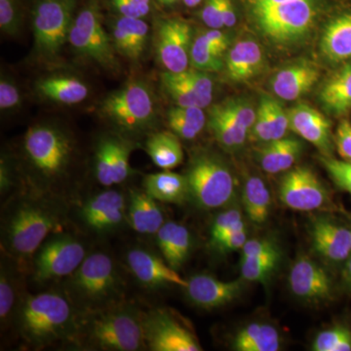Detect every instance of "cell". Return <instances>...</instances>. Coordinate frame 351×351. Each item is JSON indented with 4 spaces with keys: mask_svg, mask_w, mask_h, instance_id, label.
I'll list each match as a JSON object with an SVG mask.
<instances>
[{
    "mask_svg": "<svg viewBox=\"0 0 351 351\" xmlns=\"http://www.w3.org/2000/svg\"><path fill=\"white\" fill-rule=\"evenodd\" d=\"M14 315L20 336L32 348L75 341L78 311L66 294L50 291L25 295Z\"/></svg>",
    "mask_w": 351,
    "mask_h": 351,
    "instance_id": "1",
    "label": "cell"
},
{
    "mask_svg": "<svg viewBox=\"0 0 351 351\" xmlns=\"http://www.w3.org/2000/svg\"><path fill=\"white\" fill-rule=\"evenodd\" d=\"M63 213L43 198H21L7 212L2 223V248L11 258L25 262L34 258L50 235L61 232Z\"/></svg>",
    "mask_w": 351,
    "mask_h": 351,
    "instance_id": "2",
    "label": "cell"
},
{
    "mask_svg": "<svg viewBox=\"0 0 351 351\" xmlns=\"http://www.w3.org/2000/svg\"><path fill=\"white\" fill-rule=\"evenodd\" d=\"M76 343L95 350L136 351L145 348L143 313L121 302L78 313Z\"/></svg>",
    "mask_w": 351,
    "mask_h": 351,
    "instance_id": "3",
    "label": "cell"
},
{
    "mask_svg": "<svg viewBox=\"0 0 351 351\" xmlns=\"http://www.w3.org/2000/svg\"><path fill=\"white\" fill-rule=\"evenodd\" d=\"M66 295L78 313L98 311L121 300L123 284L113 258L104 252L86 256L68 277Z\"/></svg>",
    "mask_w": 351,
    "mask_h": 351,
    "instance_id": "4",
    "label": "cell"
},
{
    "mask_svg": "<svg viewBox=\"0 0 351 351\" xmlns=\"http://www.w3.org/2000/svg\"><path fill=\"white\" fill-rule=\"evenodd\" d=\"M25 158L43 184L57 181L71 166L75 154L73 138L51 124H36L23 140Z\"/></svg>",
    "mask_w": 351,
    "mask_h": 351,
    "instance_id": "5",
    "label": "cell"
},
{
    "mask_svg": "<svg viewBox=\"0 0 351 351\" xmlns=\"http://www.w3.org/2000/svg\"><path fill=\"white\" fill-rule=\"evenodd\" d=\"M321 11V0H294L249 11L258 32L276 45H292L313 29Z\"/></svg>",
    "mask_w": 351,
    "mask_h": 351,
    "instance_id": "6",
    "label": "cell"
},
{
    "mask_svg": "<svg viewBox=\"0 0 351 351\" xmlns=\"http://www.w3.org/2000/svg\"><path fill=\"white\" fill-rule=\"evenodd\" d=\"M186 178L189 199L203 210H216L232 203L237 180L223 159L214 152L201 151L189 161Z\"/></svg>",
    "mask_w": 351,
    "mask_h": 351,
    "instance_id": "7",
    "label": "cell"
},
{
    "mask_svg": "<svg viewBox=\"0 0 351 351\" xmlns=\"http://www.w3.org/2000/svg\"><path fill=\"white\" fill-rule=\"evenodd\" d=\"M100 110L103 117L119 131L138 134L154 125L156 119V98L147 83L134 80L108 94L101 101Z\"/></svg>",
    "mask_w": 351,
    "mask_h": 351,
    "instance_id": "8",
    "label": "cell"
},
{
    "mask_svg": "<svg viewBox=\"0 0 351 351\" xmlns=\"http://www.w3.org/2000/svg\"><path fill=\"white\" fill-rule=\"evenodd\" d=\"M76 0H38L32 9L34 56L39 61L59 59L75 21Z\"/></svg>",
    "mask_w": 351,
    "mask_h": 351,
    "instance_id": "9",
    "label": "cell"
},
{
    "mask_svg": "<svg viewBox=\"0 0 351 351\" xmlns=\"http://www.w3.org/2000/svg\"><path fill=\"white\" fill-rule=\"evenodd\" d=\"M69 43L75 54L107 71L119 68L117 51L110 34L104 27L100 9L96 2L90 1L75 16L69 32Z\"/></svg>",
    "mask_w": 351,
    "mask_h": 351,
    "instance_id": "10",
    "label": "cell"
},
{
    "mask_svg": "<svg viewBox=\"0 0 351 351\" xmlns=\"http://www.w3.org/2000/svg\"><path fill=\"white\" fill-rule=\"evenodd\" d=\"M84 245L73 235L63 232L50 235L34 258V280L40 284L69 277L86 258Z\"/></svg>",
    "mask_w": 351,
    "mask_h": 351,
    "instance_id": "11",
    "label": "cell"
},
{
    "mask_svg": "<svg viewBox=\"0 0 351 351\" xmlns=\"http://www.w3.org/2000/svg\"><path fill=\"white\" fill-rule=\"evenodd\" d=\"M145 348L152 351H201L193 328L167 308L143 313Z\"/></svg>",
    "mask_w": 351,
    "mask_h": 351,
    "instance_id": "12",
    "label": "cell"
},
{
    "mask_svg": "<svg viewBox=\"0 0 351 351\" xmlns=\"http://www.w3.org/2000/svg\"><path fill=\"white\" fill-rule=\"evenodd\" d=\"M279 198L295 211L311 212L329 206L331 196L316 173L306 166L287 171L279 184Z\"/></svg>",
    "mask_w": 351,
    "mask_h": 351,
    "instance_id": "13",
    "label": "cell"
},
{
    "mask_svg": "<svg viewBox=\"0 0 351 351\" xmlns=\"http://www.w3.org/2000/svg\"><path fill=\"white\" fill-rule=\"evenodd\" d=\"M193 40V29L184 21L166 19L157 24L156 57L166 71L182 73L189 69Z\"/></svg>",
    "mask_w": 351,
    "mask_h": 351,
    "instance_id": "14",
    "label": "cell"
},
{
    "mask_svg": "<svg viewBox=\"0 0 351 351\" xmlns=\"http://www.w3.org/2000/svg\"><path fill=\"white\" fill-rule=\"evenodd\" d=\"M133 145L119 136L106 135L95 151L94 172L97 181L106 188L126 181L131 175L130 154Z\"/></svg>",
    "mask_w": 351,
    "mask_h": 351,
    "instance_id": "15",
    "label": "cell"
},
{
    "mask_svg": "<svg viewBox=\"0 0 351 351\" xmlns=\"http://www.w3.org/2000/svg\"><path fill=\"white\" fill-rule=\"evenodd\" d=\"M291 292L308 304H320L332 299L331 277L313 258L300 256L289 274Z\"/></svg>",
    "mask_w": 351,
    "mask_h": 351,
    "instance_id": "16",
    "label": "cell"
},
{
    "mask_svg": "<svg viewBox=\"0 0 351 351\" xmlns=\"http://www.w3.org/2000/svg\"><path fill=\"white\" fill-rule=\"evenodd\" d=\"M80 218L89 230L97 233L117 230L127 218L125 197L114 189L98 193L82 205Z\"/></svg>",
    "mask_w": 351,
    "mask_h": 351,
    "instance_id": "17",
    "label": "cell"
},
{
    "mask_svg": "<svg viewBox=\"0 0 351 351\" xmlns=\"http://www.w3.org/2000/svg\"><path fill=\"white\" fill-rule=\"evenodd\" d=\"M126 263L131 274L145 288L173 285L184 289L188 285V280L182 278L164 258L147 249H131L126 254Z\"/></svg>",
    "mask_w": 351,
    "mask_h": 351,
    "instance_id": "18",
    "label": "cell"
},
{
    "mask_svg": "<svg viewBox=\"0 0 351 351\" xmlns=\"http://www.w3.org/2000/svg\"><path fill=\"white\" fill-rule=\"evenodd\" d=\"M290 130L319 149L323 156H331L334 136L332 123L316 108L301 103L287 110Z\"/></svg>",
    "mask_w": 351,
    "mask_h": 351,
    "instance_id": "19",
    "label": "cell"
},
{
    "mask_svg": "<svg viewBox=\"0 0 351 351\" xmlns=\"http://www.w3.org/2000/svg\"><path fill=\"white\" fill-rule=\"evenodd\" d=\"M191 304L211 311L232 304L243 290L241 281H223L209 274H196L188 280L184 288Z\"/></svg>",
    "mask_w": 351,
    "mask_h": 351,
    "instance_id": "20",
    "label": "cell"
},
{
    "mask_svg": "<svg viewBox=\"0 0 351 351\" xmlns=\"http://www.w3.org/2000/svg\"><path fill=\"white\" fill-rule=\"evenodd\" d=\"M267 66L262 46L252 38L241 39L226 52L225 71L228 80L247 82L257 77Z\"/></svg>",
    "mask_w": 351,
    "mask_h": 351,
    "instance_id": "21",
    "label": "cell"
},
{
    "mask_svg": "<svg viewBox=\"0 0 351 351\" xmlns=\"http://www.w3.org/2000/svg\"><path fill=\"white\" fill-rule=\"evenodd\" d=\"M314 251L332 263L348 260L351 253V230L331 219L318 218L311 226Z\"/></svg>",
    "mask_w": 351,
    "mask_h": 351,
    "instance_id": "22",
    "label": "cell"
},
{
    "mask_svg": "<svg viewBox=\"0 0 351 351\" xmlns=\"http://www.w3.org/2000/svg\"><path fill=\"white\" fill-rule=\"evenodd\" d=\"M320 71L309 62H298L277 71L270 80V87L277 98L295 101L308 93L317 83Z\"/></svg>",
    "mask_w": 351,
    "mask_h": 351,
    "instance_id": "23",
    "label": "cell"
},
{
    "mask_svg": "<svg viewBox=\"0 0 351 351\" xmlns=\"http://www.w3.org/2000/svg\"><path fill=\"white\" fill-rule=\"evenodd\" d=\"M149 36V25L144 19L119 16L110 25L115 51L132 62H138L144 55Z\"/></svg>",
    "mask_w": 351,
    "mask_h": 351,
    "instance_id": "24",
    "label": "cell"
},
{
    "mask_svg": "<svg viewBox=\"0 0 351 351\" xmlns=\"http://www.w3.org/2000/svg\"><path fill=\"white\" fill-rule=\"evenodd\" d=\"M34 91L43 100L64 106L77 105L89 96L86 83L77 76L63 73L38 78Z\"/></svg>",
    "mask_w": 351,
    "mask_h": 351,
    "instance_id": "25",
    "label": "cell"
},
{
    "mask_svg": "<svg viewBox=\"0 0 351 351\" xmlns=\"http://www.w3.org/2000/svg\"><path fill=\"white\" fill-rule=\"evenodd\" d=\"M320 52L332 64L351 62V12L339 13L323 29Z\"/></svg>",
    "mask_w": 351,
    "mask_h": 351,
    "instance_id": "26",
    "label": "cell"
},
{
    "mask_svg": "<svg viewBox=\"0 0 351 351\" xmlns=\"http://www.w3.org/2000/svg\"><path fill=\"white\" fill-rule=\"evenodd\" d=\"M127 219L132 228L141 234H156L165 223L158 201L138 189L129 195Z\"/></svg>",
    "mask_w": 351,
    "mask_h": 351,
    "instance_id": "27",
    "label": "cell"
},
{
    "mask_svg": "<svg viewBox=\"0 0 351 351\" xmlns=\"http://www.w3.org/2000/svg\"><path fill=\"white\" fill-rule=\"evenodd\" d=\"M156 235L164 260L173 269H181L193 248V237L189 228L176 221H165Z\"/></svg>",
    "mask_w": 351,
    "mask_h": 351,
    "instance_id": "28",
    "label": "cell"
},
{
    "mask_svg": "<svg viewBox=\"0 0 351 351\" xmlns=\"http://www.w3.org/2000/svg\"><path fill=\"white\" fill-rule=\"evenodd\" d=\"M319 101L329 114L343 117L351 110V62L339 66L323 83Z\"/></svg>",
    "mask_w": 351,
    "mask_h": 351,
    "instance_id": "29",
    "label": "cell"
},
{
    "mask_svg": "<svg viewBox=\"0 0 351 351\" xmlns=\"http://www.w3.org/2000/svg\"><path fill=\"white\" fill-rule=\"evenodd\" d=\"M304 145L295 138H282L265 143L258 149L261 167L269 174H279L292 169L301 156Z\"/></svg>",
    "mask_w": 351,
    "mask_h": 351,
    "instance_id": "30",
    "label": "cell"
},
{
    "mask_svg": "<svg viewBox=\"0 0 351 351\" xmlns=\"http://www.w3.org/2000/svg\"><path fill=\"white\" fill-rule=\"evenodd\" d=\"M144 191L158 202L182 204L189 199L188 180L186 176L171 170L145 176Z\"/></svg>",
    "mask_w": 351,
    "mask_h": 351,
    "instance_id": "31",
    "label": "cell"
},
{
    "mask_svg": "<svg viewBox=\"0 0 351 351\" xmlns=\"http://www.w3.org/2000/svg\"><path fill=\"white\" fill-rule=\"evenodd\" d=\"M232 346L237 351H277L280 350V335L272 325L252 323L237 332Z\"/></svg>",
    "mask_w": 351,
    "mask_h": 351,
    "instance_id": "32",
    "label": "cell"
},
{
    "mask_svg": "<svg viewBox=\"0 0 351 351\" xmlns=\"http://www.w3.org/2000/svg\"><path fill=\"white\" fill-rule=\"evenodd\" d=\"M145 152L152 162L162 170H172L181 165L184 151L180 138L172 131L157 132L145 142Z\"/></svg>",
    "mask_w": 351,
    "mask_h": 351,
    "instance_id": "33",
    "label": "cell"
},
{
    "mask_svg": "<svg viewBox=\"0 0 351 351\" xmlns=\"http://www.w3.org/2000/svg\"><path fill=\"white\" fill-rule=\"evenodd\" d=\"M242 203L249 219L256 225H263L271 210V195L267 184L258 176H250L242 189Z\"/></svg>",
    "mask_w": 351,
    "mask_h": 351,
    "instance_id": "34",
    "label": "cell"
},
{
    "mask_svg": "<svg viewBox=\"0 0 351 351\" xmlns=\"http://www.w3.org/2000/svg\"><path fill=\"white\" fill-rule=\"evenodd\" d=\"M168 126L180 138L193 141L204 130L207 117L199 107L171 108L166 113Z\"/></svg>",
    "mask_w": 351,
    "mask_h": 351,
    "instance_id": "35",
    "label": "cell"
},
{
    "mask_svg": "<svg viewBox=\"0 0 351 351\" xmlns=\"http://www.w3.org/2000/svg\"><path fill=\"white\" fill-rule=\"evenodd\" d=\"M2 261L0 270V320L5 325L15 313L19 301H17L19 292V276L14 269L12 263Z\"/></svg>",
    "mask_w": 351,
    "mask_h": 351,
    "instance_id": "36",
    "label": "cell"
},
{
    "mask_svg": "<svg viewBox=\"0 0 351 351\" xmlns=\"http://www.w3.org/2000/svg\"><path fill=\"white\" fill-rule=\"evenodd\" d=\"M189 64L191 68L204 73H218L225 68V60L208 43L203 32H200L191 44Z\"/></svg>",
    "mask_w": 351,
    "mask_h": 351,
    "instance_id": "37",
    "label": "cell"
},
{
    "mask_svg": "<svg viewBox=\"0 0 351 351\" xmlns=\"http://www.w3.org/2000/svg\"><path fill=\"white\" fill-rule=\"evenodd\" d=\"M280 257L279 252L263 257L241 258V276L250 282H267L278 267Z\"/></svg>",
    "mask_w": 351,
    "mask_h": 351,
    "instance_id": "38",
    "label": "cell"
},
{
    "mask_svg": "<svg viewBox=\"0 0 351 351\" xmlns=\"http://www.w3.org/2000/svg\"><path fill=\"white\" fill-rule=\"evenodd\" d=\"M246 228L242 212L239 208H230L215 218L210 228V246L215 248L226 237Z\"/></svg>",
    "mask_w": 351,
    "mask_h": 351,
    "instance_id": "39",
    "label": "cell"
},
{
    "mask_svg": "<svg viewBox=\"0 0 351 351\" xmlns=\"http://www.w3.org/2000/svg\"><path fill=\"white\" fill-rule=\"evenodd\" d=\"M161 83L165 93L180 107H199L202 103L197 95L175 73H166L161 75Z\"/></svg>",
    "mask_w": 351,
    "mask_h": 351,
    "instance_id": "40",
    "label": "cell"
},
{
    "mask_svg": "<svg viewBox=\"0 0 351 351\" xmlns=\"http://www.w3.org/2000/svg\"><path fill=\"white\" fill-rule=\"evenodd\" d=\"M208 126L213 134L217 142L226 151H235L243 147L237 134L233 131L228 120L223 117V112L219 110L218 105L210 108L208 117Z\"/></svg>",
    "mask_w": 351,
    "mask_h": 351,
    "instance_id": "41",
    "label": "cell"
},
{
    "mask_svg": "<svg viewBox=\"0 0 351 351\" xmlns=\"http://www.w3.org/2000/svg\"><path fill=\"white\" fill-rule=\"evenodd\" d=\"M313 351H350L351 331L348 327L338 325L320 332L314 339Z\"/></svg>",
    "mask_w": 351,
    "mask_h": 351,
    "instance_id": "42",
    "label": "cell"
},
{
    "mask_svg": "<svg viewBox=\"0 0 351 351\" xmlns=\"http://www.w3.org/2000/svg\"><path fill=\"white\" fill-rule=\"evenodd\" d=\"M258 103L265 108V112H267L272 141L285 138L288 130H290L288 112H286L285 108L280 103H278L276 99L272 98L269 95H261Z\"/></svg>",
    "mask_w": 351,
    "mask_h": 351,
    "instance_id": "43",
    "label": "cell"
},
{
    "mask_svg": "<svg viewBox=\"0 0 351 351\" xmlns=\"http://www.w3.org/2000/svg\"><path fill=\"white\" fill-rule=\"evenodd\" d=\"M184 80L197 95L202 103L203 108L209 107L213 100L214 84L208 73L193 68L186 69L182 73H175Z\"/></svg>",
    "mask_w": 351,
    "mask_h": 351,
    "instance_id": "44",
    "label": "cell"
},
{
    "mask_svg": "<svg viewBox=\"0 0 351 351\" xmlns=\"http://www.w3.org/2000/svg\"><path fill=\"white\" fill-rule=\"evenodd\" d=\"M219 106L250 134L257 117V108L251 100L245 97H234L223 101Z\"/></svg>",
    "mask_w": 351,
    "mask_h": 351,
    "instance_id": "45",
    "label": "cell"
},
{
    "mask_svg": "<svg viewBox=\"0 0 351 351\" xmlns=\"http://www.w3.org/2000/svg\"><path fill=\"white\" fill-rule=\"evenodd\" d=\"M320 163L339 189L351 195V161L321 156Z\"/></svg>",
    "mask_w": 351,
    "mask_h": 351,
    "instance_id": "46",
    "label": "cell"
},
{
    "mask_svg": "<svg viewBox=\"0 0 351 351\" xmlns=\"http://www.w3.org/2000/svg\"><path fill=\"white\" fill-rule=\"evenodd\" d=\"M19 0H0V29L2 34L16 36L23 24Z\"/></svg>",
    "mask_w": 351,
    "mask_h": 351,
    "instance_id": "47",
    "label": "cell"
},
{
    "mask_svg": "<svg viewBox=\"0 0 351 351\" xmlns=\"http://www.w3.org/2000/svg\"><path fill=\"white\" fill-rule=\"evenodd\" d=\"M113 10L122 17L144 19L151 12V0H110Z\"/></svg>",
    "mask_w": 351,
    "mask_h": 351,
    "instance_id": "48",
    "label": "cell"
},
{
    "mask_svg": "<svg viewBox=\"0 0 351 351\" xmlns=\"http://www.w3.org/2000/svg\"><path fill=\"white\" fill-rule=\"evenodd\" d=\"M22 104L19 88L12 80L1 76L0 80V110L1 112H11L20 107Z\"/></svg>",
    "mask_w": 351,
    "mask_h": 351,
    "instance_id": "49",
    "label": "cell"
},
{
    "mask_svg": "<svg viewBox=\"0 0 351 351\" xmlns=\"http://www.w3.org/2000/svg\"><path fill=\"white\" fill-rule=\"evenodd\" d=\"M334 144L339 157L351 161V122L343 119L339 122L334 135Z\"/></svg>",
    "mask_w": 351,
    "mask_h": 351,
    "instance_id": "50",
    "label": "cell"
},
{
    "mask_svg": "<svg viewBox=\"0 0 351 351\" xmlns=\"http://www.w3.org/2000/svg\"><path fill=\"white\" fill-rule=\"evenodd\" d=\"M277 245L269 239L247 240L242 248V258L263 257L279 253Z\"/></svg>",
    "mask_w": 351,
    "mask_h": 351,
    "instance_id": "51",
    "label": "cell"
},
{
    "mask_svg": "<svg viewBox=\"0 0 351 351\" xmlns=\"http://www.w3.org/2000/svg\"><path fill=\"white\" fill-rule=\"evenodd\" d=\"M200 16L201 20L209 29H221L225 27L221 19V0H205Z\"/></svg>",
    "mask_w": 351,
    "mask_h": 351,
    "instance_id": "52",
    "label": "cell"
},
{
    "mask_svg": "<svg viewBox=\"0 0 351 351\" xmlns=\"http://www.w3.org/2000/svg\"><path fill=\"white\" fill-rule=\"evenodd\" d=\"M202 32L208 43L221 56H223V54L230 49L232 40H230V36L221 29H209Z\"/></svg>",
    "mask_w": 351,
    "mask_h": 351,
    "instance_id": "53",
    "label": "cell"
},
{
    "mask_svg": "<svg viewBox=\"0 0 351 351\" xmlns=\"http://www.w3.org/2000/svg\"><path fill=\"white\" fill-rule=\"evenodd\" d=\"M247 240H248L247 239V230L246 228H243V230L232 233L230 237L221 240L214 249L221 252V253H230V252L242 250Z\"/></svg>",
    "mask_w": 351,
    "mask_h": 351,
    "instance_id": "54",
    "label": "cell"
},
{
    "mask_svg": "<svg viewBox=\"0 0 351 351\" xmlns=\"http://www.w3.org/2000/svg\"><path fill=\"white\" fill-rule=\"evenodd\" d=\"M221 19L225 27H233L237 24V13L232 0H221Z\"/></svg>",
    "mask_w": 351,
    "mask_h": 351,
    "instance_id": "55",
    "label": "cell"
},
{
    "mask_svg": "<svg viewBox=\"0 0 351 351\" xmlns=\"http://www.w3.org/2000/svg\"><path fill=\"white\" fill-rule=\"evenodd\" d=\"M12 170L9 167L6 159H1V168H0V189L2 193H8L12 188Z\"/></svg>",
    "mask_w": 351,
    "mask_h": 351,
    "instance_id": "56",
    "label": "cell"
},
{
    "mask_svg": "<svg viewBox=\"0 0 351 351\" xmlns=\"http://www.w3.org/2000/svg\"><path fill=\"white\" fill-rule=\"evenodd\" d=\"M290 1H294V0H246V3L248 10L253 11Z\"/></svg>",
    "mask_w": 351,
    "mask_h": 351,
    "instance_id": "57",
    "label": "cell"
},
{
    "mask_svg": "<svg viewBox=\"0 0 351 351\" xmlns=\"http://www.w3.org/2000/svg\"><path fill=\"white\" fill-rule=\"evenodd\" d=\"M345 276L348 285L351 287V257L348 258V262L346 263Z\"/></svg>",
    "mask_w": 351,
    "mask_h": 351,
    "instance_id": "58",
    "label": "cell"
},
{
    "mask_svg": "<svg viewBox=\"0 0 351 351\" xmlns=\"http://www.w3.org/2000/svg\"><path fill=\"white\" fill-rule=\"evenodd\" d=\"M203 1H204V0H182V2H184L186 6L191 7V8L199 5L201 2Z\"/></svg>",
    "mask_w": 351,
    "mask_h": 351,
    "instance_id": "59",
    "label": "cell"
},
{
    "mask_svg": "<svg viewBox=\"0 0 351 351\" xmlns=\"http://www.w3.org/2000/svg\"><path fill=\"white\" fill-rule=\"evenodd\" d=\"M157 1L160 2V3L164 4V5H173V4L180 1V0H157Z\"/></svg>",
    "mask_w": 351,
    "mask_h": 351,
    "instance_id": "60",
    "label": "cell"
}]
</instances>
